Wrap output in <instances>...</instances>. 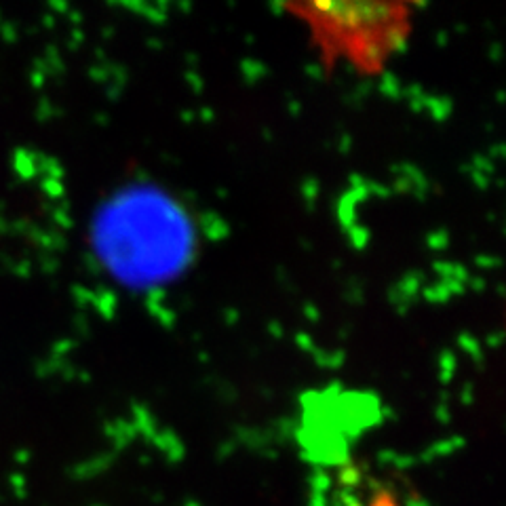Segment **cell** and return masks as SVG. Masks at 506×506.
I'll return each mask as SVG.
<instances>
[{
	"mask_svg": "<svg viewBox=\"0 0 506 506\" xmlns=\"http://www.w3.org/2000/svg\"><path fill=\"white\" fill-rule=\"evenodd\" d=\"M285 11L298 19L323 65H346L361 77H380L405 49L413 13L405 3H300Z\"/></svg>",
	"mask_w": 506,
	"mask_h": 506,
	"instance_id": "cell-1",
	"label": "cell"
}]
</instances>
